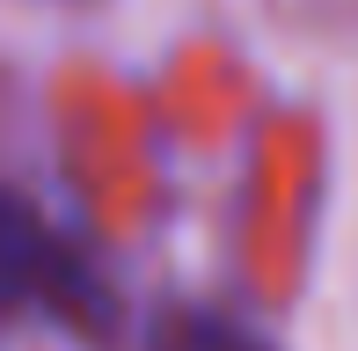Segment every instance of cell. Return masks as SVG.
Returning a JSON list of instances; mask_svg holds the SVG:
<instances>
[{
    "label": "cell",
    "mask_w": 358,
    "mask_h": 351,
    "mask_svg": "<svg viewBox=\"0 0 358 351\" xmlns=\"http://www.w3.org/2000/svg\"><path fill=\"white\" fill-rule=\"evenodd\" d=\"M0 315H37L80 337H103L117 322V293L95 249L15 183H0Z\"/></svg>",
    "instance_id": "6da1fadb"
}]
</instances>
